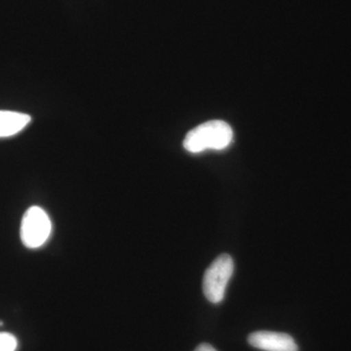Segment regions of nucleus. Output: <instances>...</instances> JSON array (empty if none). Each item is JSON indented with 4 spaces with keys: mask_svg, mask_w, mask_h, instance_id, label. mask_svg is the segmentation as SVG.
I'll list each match as a JSON object with an SVG mask.
<instances>
[{
    "mask_svg": "<svg viewBox=\"0 0 351 351\" xmlns=\"http://www.w3.org/2000/svg\"><path fill=\"white\" fill-rule=\"evenodd\" d=\"M232 127L221 120H211L195 127L186 134L184 147L191 154L215 149L221 151L232 142Z\"/></svg>",
    "mask_w": 351,
    "mask_h": 351,
    "instance_id": "obj_1",
    "label": "nucleus"
},
{
    "mask_svg": "<svg viewBox=\"0 0 351 351\" xmlns=\"http://www.w3.org/2000/svg\"><path fill=\"white\" fill-rule=\"evenodd\" d=\"M233 269L234 265L232 258L228 254L219 256L208 267L203 277V292L208 301L213 304L223 301Z\"/></svg>",
    "mask_w": 351,
    "mask_h": 351,
    "instance_id": "obj_2",
    "label": "nucleus"
},
{
    "mask_svg": "<svg viewBox=\"0 0 351 351\" xmlns=\"http://www.w3.org/2000/svg\"><path fill=\"white\" fill-rule=\"evenodd\" d=\"M52 232L49 216L43 208L32 206L25 211L21 223V240L27 248L43 246Z\"/></svg>",
    "mask_w": 351,
    "mask_h": 351,
    "instance_id": "obj_3",
    "label": "nucleus"
},
{
    "mask_svg": "<svg viewBox=\"0 0 351 351\" xmlns=\"http://www.w3.org/2000/svg\"><path fill=\"white\" fill-rule=\"evenodd\" d=\"M249 343L258 350L265 351H298V346L292 337L283 332L260 331L249 336Z\"/></svg>",
    "mask_w": 351,
    "mask_h": 351,
    "instance_id": "obj_4",
    "label": "nucleus"
},
{
    "mask_svg": "<svg viewBox=\"0 0 351 351\" xmlns=\"http://www.w3.org/2000/svg\"><path fill=\"white\" fill-rule=\"evenodd\" d=\"M29 115L10 110H0V138L16 135L31 122Z\"/></svg>",
    "mask_w": 351,
    "mask_h": 351,
    "instance_id": "obj_5",
    "label": "nucleus"
},
{
    "mask_svg": "<svg viewBox=\"0 0 351 351\" xmlns=\"http://www.w3.org/2000/svg\"><path fill=\"white\" fill-rule=\"evenodd\" d=\"M18 341L10 332H0V351H15Z\"/></svg>",
    "mask_w": 351,
    "mask_h": 351,
    "instance_id": "obj_6",
    "label": "nucleus"
},
{
    "mask_svg": "<svg viewBox=\"0 0 351 351\" xmlns=\"http://www.w3.org/2000/svg\"><path fill=\"white\" fill-rule=\"evenodd\" d=\"M195 351H217L213 346L208 345V343H202L198 346Z\"/></svg>",
    "mask_w": 351,
    "mask_h": 351,
    "instance_id": "obj_7",
    "label": "nucleus"
},
{
    "mask_svg": "<svg viewBox=\"0 0 351 351\" xmlns=\"http://www.w3.org/2000/svg\"><path fill=\"white\" fill-rule=\"evenodd\" d=\"M3 325V323H2V321H0V326H2Z\"/></svg>",
    "mask_w": 351,
    "mask_h": 351,
    "instance_id": "obj_8",
    "label": "nucleus"
}]
</instances>
